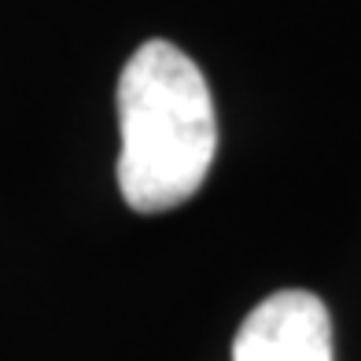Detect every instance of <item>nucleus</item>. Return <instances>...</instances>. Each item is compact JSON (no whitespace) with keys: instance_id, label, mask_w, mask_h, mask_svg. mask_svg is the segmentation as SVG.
Wrapping results in <instances>:
<instances>
[{"instance_id":"obj_1","label":"nucleus","mask_w":361,"mask_h":361,"mask_svg":"<svg viewBox=\"0 0 361 361\" xmlns=\"http://www.w3.org/2000/svg\"><path fill=\"white\" fill-rule=\"evenodd\" d=\"M118 188L137 214H162L203 188L218 152L207 78L170 41H147L118 78Z\"/></svg>"},{"instance_id":"obj_2","label":"nucleus","mask_w":361,"mask_h":361,"mask_svg":"<svg viewBox=\"0 0 361 361\" xmlns=\"http://www.w3.org/2000/svg\"><path fill=\"white\" fill-rule=\"evenodd\" d=\"M233 361H332L328 306L302 288L273 291L243 317Z\"/></svg>"}]
</instances>
